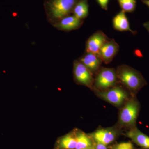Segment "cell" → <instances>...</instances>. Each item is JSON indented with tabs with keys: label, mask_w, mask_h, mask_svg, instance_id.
<instances>
[{
	"label": "cell",
	"mask_w": 149,
	"mask_h": 149,
	"mask_svg": "<svg viewBox=\"0 0 149 149\" xmlns=\"http://www.w3.org/2000/svg\"><path fill=\"white\" fill-rule=\"evenodd\" d=\"M80 0H45L47 19L52 25L70 15Z\"/></svg>",
	"instance_id": "6da1fadb"
},
{
	"label": "cell",
	"mask_w": 149,
	"mask_h": 149,
	"mask_svg": "<svg viewBox=\"0 0 149 149\" xmlns=\"http://www.w3.org/2000/svg\"><path fill=\"white\" fill-rule=\"evenodd\" d=\"M116 73L118 78L133 94H136L146 84L142 74L138 70L128 65L118 67Z\"/></svg>",
	"instance_id": "7a4b0ae2"
},
{
	"label": "cell",
	"mask_w": 149,
	"mask_h": 149,
	"mask_svg": "<svg viewBox=\"0 0 149 149\" xmlns=\"http://www.w3.org/2000/svg\"><path fill=\"white\" fill-rule=\"evenodd\" d=\"M140 108V104L136 98L127 101L119 113V122L120 125L131 128L136 127Z\"/></svg>",
	"instance_id": "3957f363"
},
{
	"label": "cell",
	"mask_w": 149,
	"mask_h": 149,
	"mask_svg": "<svg viewBox=\"0 0 149 149\" xmlns=\"http://www.w3.org/2000/svg\"><path fill=\"white\" fill-rule=\"evenodd\" d=\"M117 79V73L114 69L102 68L95 79V87L101 91H105L114 86Z\"/></svg>",
	"instance_id": "277c9868"
},
{
	"label": "cell",
	"mask_w": 149,
	"mask_h": 149,
	"mask_svg": "<svg viewBox=\"0 0 149 149\" xmlns=\"http://www.w3.org/2000/svg\"><path fill=\"white\" fill-rule=\"evenodd\" d=\"M100 97L116 106H120L128 98L127 93L120 87H114L98 93Z\"/></svg>",
	"instance_id": "5b68a950"
},
{
	"label": "cell",
	"mask_w": 149,
	"mask_h": 149,
	"mask_svg": "<svg viewBox=\"0 0 149 149\" xmlns=\"http://www.w3.org/2000/svg\"><path fill=\"white\" fill-rule=\"evenodd\" d=\"M73 76L75 82L79 85L91 88L93 85V73L79 60L73 62Z\"/></svg>",
	"instance_id": "8992f818"
},
{
	"label": "cell",
	"mask_w": 149,
	"mask_h": 149,
	"mask_svg": "<svg viewBox=\"0 0 149 149\" xmlns=\"http://www.w3.org/2000/svg\"><path fill=\"white\" fill-rule=\"evenodd\" d=\"M94 142L107 146L116 139L117 133L112 128H102L89 134Z\"/></svg>",
	"instance_id": "52a82bcc"
},
{
	"label": "cell",
	"mask_w": 149,
	"mask_h": 149,
	"mask_svg": "<svg viewBox=\"0 0 149 149\" xmlns=\"http://www.w3.org/2000/svg\"><path fill=\"white\" fill-rule=\"evenodd\" d=\"M108 40L107 35L102 31H98L95 32L89 37L86 42V52L98 54L102 46Z\"/></svg>",
	"instance_id": "ba28073f"
},
{
	"label": "cell",
	"mask_w": 149,
	"mask_h": 149,
	"mask_svg": "<svg viewBox=\"0 0 149 149\" xmlns=\"http://www.w3.org/2000/svg\"><path fill=\"white\" fill-rule=\"evenodd\" d=\"M119 45L113 39L109 40L104 44L99 51L98 55L102 61L109 63L119 50Z\"/></svg>",
	"instance_id": "9c48e42d"
},
{
	"label": "cell",
	"mask_w": 149,
	"mask_h": 149,
	"mask_svg": "<svg viewBox=\"0 0 149 149\" xmlns=\"http://www.w3.org/2000/svg\"><path fill=\"white\" fill-rule=\"evenodd\" d=\"M83 23L82 19L74 15H69L61 19L52 25L58 30L68 32L79 29Z\"/></svg>",
	"instance_id": "30bf717a"
},
{
	"label": "cell",
	"mask_w": 149,
	"mask_h": 149,
	"mask_svg": "<svg viewBox=\"0 0 149 149\" xmlns=\"http://www.w3.org/2000/svg\"><path fill=\"white\" fill-rule=\"evenodd\" d=\"M76 140L74 129L56 140L53 149H75Z\"/></svg>",
	"instance_id": "8fae6325"
},
{
	"label": "cell",
	"mask_w": 149,
	"mask_h": 149,
	"mask_svg": "<svg viewBox=\"0 0 149 149\" xmlns=\"http://www.w3.org/2000/svg\"><path fill=\"white\" fill-rule=\"evenodd\" d=\"M125 136L142 148L149 149V137L136 127L131 128Z\"/></svg>",
	"instance_id": "7c38bea8"
},
{
	"label": "cell",
	"mask_w": 149,
	"mask_h": 149,
	"mask_svg": "<svg viewBox=\"0 0 149 149\" xmlns=\"http://www.w3.org/2000/svg\"><path fill=\"white\" fill-rule=\"evenodd\" d=\"M79 61L92 73L98 70L102 61L97 54L89 52H86Z\"/></svg>",
	"instance_id": "4fadbf2b"
},
{
	"label": "cell",
	"mask_w": 149,
	"mask_h": 149,
	"mask_svg": "<svg viewBox=\"0 0 149 149\" xmlns=\"http://www.w3.org/2000/svg\"><path fill=\"white\" fill-rule=\"evenodd\" d=\"M125 13L121 10L113 17V24L114 29L120 31H130L133 34L136 32L130 28V24Z\"/></svg>",
	"instance_id": "5bb4252c"
},
{
	"label": "cell",
	"mask_w": 149,
	"mask_h": 149,
	"mask_svg": "<svg viewBox=\"0 0 149 149\" xmlns=\"http://www.w3.org/2000/svg\"><path fill=\"white\" fill-rule=\"evenodd\" d=\"M76 140L75 149H85L93 146L94 141L89 134H87L79 129H74Z\"/></svg>",
	"instance_id": "9a60e30c"
},
{
	"label": "cell",
	"mask_w": 149,
	"mask_h": 149,
	"mask_svg": "<svg viewBox=\"0 0 149 149\" xmlns=\"http://www.w3.org/2000/svg\"><path fill=\"white\" fill-rule=\"evenodd\" d=\"M88 0H80L74 6L72 13L77 18L83 19L88 16Z\"/></svg>",
	"instance_id": "2e32d148"
},
{
	"label": "cell",
	"mask_w": 149,
	"mask_h": 149,
	"mask_svg": "<svg viewBox=\"0 0 149 149\" xmlns=\"http://www.w3.org/2000/svg\"><path fill=\"white\" fill-rule=\"evenodd\" d=\"M118 1L124 12H132L136 8V0H118Z\"/></svg>",
	"instance_id": "e0dca14e"
},
{
	"label": "cell",
	"mask_w": 149,
	"mask_h": 149,
	"mask_svg": "<svg viewBox=\"0 0 149 149\" xmlns=\"http://www.w3.org/2000/svg\"><path fill=\"white\" fill-rule=\"evenodd\" d=\"M111 149H135L134 146L130 142H123L115 144L112 147Z\"/></svg>",
	"instance_id": "ac0fdd59"
},
{
	"label": "cell",
	"mask_w": 149,
	"mask_h": 149,
	"mask_svg": "<svg viewBox=\"0 0 149 149\" xmlns=\"http://www.w3.org/2000/svg\"><path fill=\"white\" fill-rule=\"evenodd\" d=\"M109 0H97L98 3L103 9H107L108 4Z\"/></svg>",
	"instance_id": "d6986e66"
},
{
	"label": "cell",
	"mask_w": 149,
	"mask_h": 149,
	"mask_svg": "<svg viewBox=\"0 0 149 149\" xmlns=\"http://www.w3.org/2000/svg\"><path fill=\"white\" fill-rule=\"evenodd\" d=\"M93 148L94 149H108L107 146L94 142V143H93Z\"/></svg>",
	"instance_id": "ffe728a7"
},
{
	"label": "cell",
	"mask_w": 149,
	"mask_h": 149,
	"mask_svg": "<svg viewBox=\"0 0 149 149\" xmlns=\"http://www.w3.org/2000/svg\"><path fill=\"white\" fill-rule=\"evenodd\" d=\"M143 26L149 33V21L145 22L143 24Z\"/></svg>",
	"instance_id": "44dd1931"
},
{
	"label": "cell",
	"mask_w": 149,
	"mask_h": 149,
	"mask_svg": "<svg viewBox=\"0 0 149 149\" xmlns=\"http://www.w3.org/2000/svg\"><path fill=\"white\" fill-rule=\"evenodd\" d=\"M142 2L149 7V0H141Z\"/></svg>",
	"instance_id": "7402d4cb"
},
{
	"label": "cell",
	"mask_w": 149,
	"mask_h": 149,
	"mask_svg": "<svg viewBox=\"0 0 149 149\" xmlns=\"http://www.w3.org/2000/svg\"><path fill=\"white\" fill-rule=\"evenodd\" d=\"M85 149H93V146L92 147H91V148H86Z\"/></svg>",
	"instance_id": "603a6c76"
},
{
	"label": "cell",
	"mask_w": 149,
	"mask_h": 149,
	"mask_svg": "<svg viewBox=\"0 0 149 149\" xmlns=\"http://www.w3.org/2000/svg\"><path fill=\"white\" fill-rule=\"evenodd\" d=\"M144 149V148H142V149Z\"/></svg>",
	"instance_id": "cb8c5ba5"
}]
</instances>
